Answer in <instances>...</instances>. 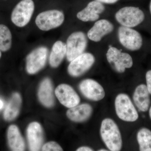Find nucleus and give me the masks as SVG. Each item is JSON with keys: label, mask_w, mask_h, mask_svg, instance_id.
<instances>
[{"label": "nucleus", "mask_w": 151, "mask_h": 151, "mask_svg": "<svg viewBox=\"0 0 151 151\" xmlns=\"http://www.w3.org/2000/svg\"><path fill=\"white\" fill-rule=\"evenodd\" d=\"M34 10L35 4L32 0H22L12 12L11 21L17 27H24L29 22Z\"/></svg>", "instance_id": "3"}, {"label": "nucleus", "mask_w": 151, "mask_h": 151, "mask_svg": "<svg viewBox=\"0 0 151 151\" xmlns=\"http://www.w3.org/2000/svg\"><path fill=\"white\" fill-rule=\"evenodd\" d=\"M28 141L30 150L39 151L43 142V132L40 124L32 122L27 129Z\"/></svg>", "instance_id": "15"}, {"label": "nucleus", "mask_w": 151, "mask_h": 151, "mask_svg": "<svg viewBox=\"0 0 151 151\" xmlns=\"http://www.w3.org/2000/svg\"><path fill=\"white\" fill-rule=\"evenodd\" d=\"M8 139L9 145L12 150H24V142L17 126L11 125L9 127L8 131Z\"/></svg>", "instance_id": "20"}, {"label": "nucleus", "mask_w": 151, "mask_h": 151, "mask_svg": "<svg viewBox=\"0 0 151 151\" xmlns=\"http://www.w3.org/2000/svg\"><path fill=\"white\" fill-rule=\"evenodd\" d=\"M12 37L10 30L5 25L0 24V50L6 52L10 49Z\"/></svg>", "instance_id": "22"}, {"label": "nucleus", "mask_w": 151, "mask_h": 151, "mask_svg": "<svg viewBox=\"0 0 151 151\" xmlns=\"http://www.w3.org/2000/svg\"><path fill=\"white\" fill-rule=\"evenodd\" d=\"M22 103L20 95L15 93L11 97L4 113V118L7 121H12L17 116Z\"/></svg>", "instance_id": "21"}, {"label": "nucleus", "mask_w": 151, "mask_h": 151, "mask_svg": "<svg viewBox=\"0 0 151 151\" xmlns=\"http://www.w3.org/2000/svg\"><path fill=\"white\" fill-rule=\"evenodd\" d=\"M87 38L82 32L72 33L66 41V56L69 62L72 61L79 55L84 53L87 47Z\"/></svg>", "instance_id": "6"}, {"label": "nucleus", "mask_w": 151, "mask_h": 151, "mask_svg": "<svg viewBox=\"0 0 151 151\" xmlns=\"http://www.w3.org/2000/svg\"><path fill=\"white\" fill-rule=\"evenodd\" d=\"M38 97L41 103L45 107L50 108L54 104L52 84L49 78H45L41 83L39 89Z\"/></svg>", "instance_id": "18"}, {"label": "nucleus", "mask_w": 151, "mask_h": 151, "mask_svg": "<svg viewBox=\"0 0 151 151\" xmlns=\"http://www.w3.org/2000/svg\"><path fill=\"white\" fill-rule=\"evenodd\" d=\"M1 51L0 50V58H1Z\"/></svg>", "instance_id": "32"}, {"label": "nucleus", "mask_w": 151, "mask_h": 151, "mask_svg": "<svg viewBox=\"0 0 151 151\" xmlns=\"http://www.w3.org/2000/svg\"><path fill=\"white\" fill-rule=\"evenodd\" d=\"M65 17L61 11L53 9L45 11L39 14L35 22L41 30L48 31L61 26L64 22Z\"/></svg>", "instance_id": "4"}, {"label": "nucleus", "mask_w": 151, "mask_h": 151, "mask_svg": "<svg viewBox=\"0 0 151 151\" xmlns=\"http://www.w3.org/2000/svg\"><path fill=\"white\" fill-rule=\"evenodd\" d=\"M66 54L65 43L61 41H57L55 42L52 47L49 57V63L51 67H58L66 56Z\"/></svg>", "instance_id": "19"}, {"label": "nucleus", "mask_w": 151, "mask_h": 151, "mask_svg": "<svg viewBox=\"0 0 151 151\" xmlns=\"http://www.w3.org/2000/svg\"><path fill=\"white\" fill-rule=\"evenodd\" d=\"M137 139L141 151H151V131L143 128L140 129L137 134Z\"/></svg>", "instance_id": "23"}, {"label": "nucleus", "mask_w": 151, "mask_h": 151, "mask_svg": "<svg viewBox=\"0 0 151 151\" xmlns=\"http://www.w3.org/2000/svg\"><path fill=\"white\" fill-rule=\"evenodd\" d=\"M150 13H151V1L150 4Z\"/></svg>", "instance_id": "31"}, {"label": "nucleus", "mask_w": 151, "mask_h": 151, "mask_svg": "<svg viewBox=\"0 0 151 151\" xmlns=\"http://www.w3.org/2000/svg\"><path fill=\"white\" fill-rule=\"evenodd\" d=\"M92 112L93 108L91 105L84 103L70 108L67 111L66 115L68 119L73 122H82L90 118Z\"/></svg>", "instance_id": "16"}, {"label": "nucleus", "mask_w": 151, "mask_h": 151, "mask_svg": "<svg viewBox=\"0 0 151 151\" xmlns=\"http://www.w3.org/2000/svg\"><path fill=\"white\" fill-rule=\"evenodd\" d=\"M115 107L117 116L123 121L134 122L139 118L137 111L127 94L121 93L116 96Z\"/></svg>", "instance_id": "2"}, {"label": "nucleus", "mask_w": 151, "mask_h": 151, "mask_svg": "<svg viewBox=\"0 0 151 151\" xmlns=\"http://www.w3.org/2000/svg\"><path fill=\"white\" fill-rule=\"evenodd\" d=\"M100 133L102 140L110 151L122 150V135L118 125L113 119L107 118L102 121Z\"/></svg>", "instance_id": "1"}, {"label": "nucleus", "mask_w": 151, "mask_h": 151, "mask_svg": "<svg viewBox=\"0 0 151 151\" xmlns=\"http://www.w3.org/2000/svg\"><path fill=\"white\" fill-rule=\"evenodd\" d=\"M3 106H4V104H3L2 101L0 100V109L3 108Z\"/></svg>", "instance_id": "28"}, {"label": "nucleus", "mask_w": 151, "mask_h": 151, "mask_svg": "<svg viewBox=\"0 0 151 151\" xmlns=\"http://www.w3.org/2000/svg\"><path fill=\"white\" fill-rule=\"evenodd\" d=\"M149 115H150V118L151 119V106L150 108V111H149Z\"/></svg>", "instance_id": "29"}, {"label": "nucleus", "mask_w": 151, "mask_h": 151, "mask_svg": "<svg viewBox=\"0 0 151 151\" xmlns=\"http://www.w3.org/2000/svg\"><path fill=\"white\" fill-rule=\"evenodd\" d=\"M116 21L123 26L134 27L140 24L145 19L142 11L138 7L126 6L119 10L115 14Z\"/></svg>", "instance_id": "5"}, {"label": "nucleus", "mask_w": 151, "mask_h": 151, "mask_svg": "<svg viewBox=\"0 0 151 151\" xmlns=\"http://www.w3.org/2000/svg\"><path fill=\"white\" fill-rule=\"evenodd\" d=\"M105 6L97 1L90 2L87 6L76 15L77 18L82 22H93L100 17V14L105 11Z\"/></svg>", "instance_id": "13"}, {"label": "nucleus", "mask_w": 151, "mask_h": 151, "mask_svg": "<svg viewBox=\"0 0 151 151\" xmlns=\"http://www.w3.org/2000/svg\"><path fill=\"white\" fill-rule=\"evenodd\" d=\"M108 150H105V149H100V150H99L98 151H107Z\"/></svg>", "instance_id": "30"}, {"label": "nucleus", "mask_w": 151, "mask_h": 151, "mask_svg": "<svg viewBox=\"0 0 151 151\" xmlns=\"http://www.w3.org/2000/svg\"><path fill=\"white\" fill-rule=\"evenodd\" d=\"M108 62L118 73H122L133 65V59L129 54L122 52L116 47L110 46L106 53Z\"/></svg>", "instance_id": "7"}, {"label": "nucleus", "mask_w": 151, "mask_h": 151, "mask_svg": "<svg viewBox=\"0 0 151 151\" xmlns=\"http://www.w3.org/2000/svg\"><path fill=\"white\" fill-rule=\"evenodd\" d=\"M94 150L93 149L88 147H82L78 148L76 151H92Z\"/></svg>", "instance_id": "27"}, {"label": "nucleus", "mask_w": 151, "mask_h": 151, "mask_svg": "<svg viewBox=\"0 0 151 151\" xmlns=\"http://www.w3.org/2000/svg\"><path fill=\"white\" fill-rule=\"evenodd\" d=\"M55 94L60 102L68 108L78 105L80 97L71 86L66 84H61L57 87Z\"/></svg>", "instance_id": "12"}, {"label": "nucleus", "mask_w": 151, "mask_h": 151, "mask_svg": "<svg viewBox=\"0 0 151 151\" xmlns=\"http://www.w3.org/2000/svg\"><path fill=\"white\" fill-rule=\"evenodd\" d=\"M48 50L44 46L40 47L30 52L27 58L26 70L28 73L34 74L41 70L45 65Z\"/></svg>", "instance_id": "9"}, {"label": "nucleus", "mask_w": 151, "mask_h": 151, "mask_svg": "<svg viewBox=\"0 0 151 151\" xmlns=\"http://www.w3.org/2000/svg\"><path fill=\"white\" fill-rule=\"evenodd\" d=\"M118 37L121 44L129 50H139L142 45V38L140 34L131 28L120 27L118 29Z\"/></svg>", "instance_id": "8"}, {"label": "nucleus", "mask_w": 151, "mask_h": 151, "mask_svg": "<svg viewBox=\"0 0 151 151\" xmlns=\"http://www.w3.org/2000/svg\"><path fill=\"white\" fill-rule=\"evenodd\" d=\"M42 151H63V149L60 146L55 142H51L46 143L44 145L42 148Z\"/></svg>", "instance_id": "24"}, {"label": "nucleus", "mask_w": 151, "mask_h": 151, "mask_svg": "<svg viewBox=\"0 0 151 151\" xmlns=\"http://www.w3.org/2000/svg\"><path fill=\"white\" fill-rule=\"evenodd\" d=\"M94 62L95 58L92 53L84 52L70 61L68 71L71 76L78 77L88 71Z\"/></svg>", "instance_id": "10"}, {"label": "nucleus", "mask_w": 151, "mask_h": 151, "mask_svg": "<svg viewBox=\"0 0 151 151\" xmlns=\"http://www.w3.org/2000/svg\"><path fill=\"white\" fill-rule=\"evenodd\" d=\"M150 92L147 85L142 84L137 86L133 94L135 105L140 111L147 112L150 104Z\"/></svg>", "instance_id": "17"}, {"label": "nucleus", "mask_w": 151, "mask_h": 151, "mask_svg": "<svg viewBox=\"0 0 151 151\" xmlns=\"http://www.w3.org/2000/svg\"><path fill=\"white\" fill-rule=\"evenodd\" d=\"M146 79L148 90L151 94V70H149L146 73Z\"/></svg>", "instance_id": "25"}, {"label": "nucleus", "mask_w": 151, "mask_h": 151, "mask_svg": "<svg viewBox=\"0 0 151 151\" xmlns=\"http://www.w3.org/2000/svg\"><path fill=\"white\" fill-rule=\"evenodd\" d=\"M79 89L84 97L94 101L102 100L105 96L103 86L97 81L92 79H86L79 84Z\"/></svg>", "instance_id": "11"}, {"label": "nucleus", "mask_w": 151, "mask_h": 151, "mask_svg": "<svg viewBox=\"0 0 151 151\" xmlns=\"http://www.w3.org/2000/svg\"><path fill=\"white\" fill-rule=\"evenodd\" d=\"M114 26L112 23L108 20L102 19L95 22L87 33V37L92 41L98 42L103 37L112 32Z\"/></svg>", "instance_id": "14"}, {"label": "nucleus", "mask_w": 151, "mask_h": 151, "mask_svg": "<svg viewBox=\"0 0 151 151\" xmlns=\"http://www.w3.org/2000/svg\"><path fill=\"white\" fill-rule=\"evenodd\" d=\"M102 4H113L118 2L119 0H94Z\"/></svg>", "instance_id": "26"}]
</instances>
